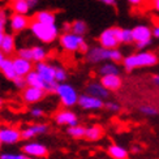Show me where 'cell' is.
Instances as JSON below:
<instances>
[{"label":"cell","instance_id":"cell-1","mask_svg":"<svg viewBox=\"0 0 159 159\" xmlns=\"http://www.w3.org/2000/svg\"><path fill=\"white\" fill-rule=\"evenodd\" d=\"M29 30L42 43H52L60 37L56 24H43L37 21V20H31Z\"/></svg>","mask_w":159,"mask_h":159},{"label":"cell","instance_id":"cell-2","mask_svg":"<svg viewBox=\"0 0 159 159\" xmlns=\"http://www.w3.org/2000/svg\"><path fill=\"white\" fill-rule=\"evenodd\" d=\"M158 63V56L154 52H138V54L129 55L124 57L123 64L127 70H132L136 68H142V67H153Z\"/></svg>","mask_w":159,"mask_h":159},{"label":"cell","instance_id":"cell-3","mask_svg":"<svg viewBox=\"0 0 159 159\" xmlns=\"http://www.w3.org/2000/svg\"><path fill=\"white\" fill-rule=\"evenodd\" d=\"M121 30L120 28H108L101 33L99 35V44L106 48H117V46L121 43Z\"/></svg>","mask_w":159,"mask_h":159},{"label":"cell","instance_id":"cell-4","mask_svg":"<svg viewBox=\"0 0 159 159\" xmlns=\"http://www.w3.org/2000/svg\"><path fill=\"white\" fill-rule=\"evenodd\" d=\"M55 93L60 98L61 103L65 107H72L76 103H78V95L77 91L73 89V86H70L69 84H64V82H59L56 86Z\"/></svg>","mask_w":159,"mask_h":159},{"label":"cell","instance_id":"cell-5","mask_svg":"<svg viewBox=\"0 0 159 159\" xmlns=\"http://www.w3.org/2000/svg\"><path fill=\"white\" fill-rule=\"evenodd\" d=\"M59 42L63 50L68 52H78L81 44L85 42V38L82 35H77L72 31H65L59 37Z\"/></svg>","mask_w":159,"mask_h":159},{"label":"cell","instance_id":"cell-6","mask_svg":"<svg viewBox=\"0 0 159 159\" xmlns=\"http://www.w3.org/2000/svg\"><path fill=\"white\" fill-rule=\"evenodd\" d=\"M34 69L42 76V78L44 80V81L50 85L51 93L52 91L55 93L56 86L59 84L55 80V65H51V64L46 63V61H39V63H35Z\"/></svg>","mask_w":159,"mask_h":159},{"label":"cell","instance_id":"cell-7","mask_svg":"<svg viewBox=\"0 0 159 159\" xmlns=\"http://www.w3.org/2000/svg\"><path fill=\"white\" fill-rule=\"evenodd\" d=\"M133 33V39L136 42L137 48H145L151 43V35H153V30L146 25H137L132 29Z\"/></svg>","mask_w":159,"mask_h":159},{"label":"cell","instance_id":"cell-8","mask_svg":"<svg viewBox=\"0 0 159 159\" xmlns=\"http://www.w3.org/2000/svg\"><path fill=\"white\" fill-rule=\"evenodd\" d=\"M11 30L13 33H22L24 30L30 28L31 20L28 15H20V13H12L8 21Z\"/></svg>","mask_w":159,"mask_h":159},{"label":"cell","instance_id":"cell-9","mask_svg":"<svg viewBox=\"0 0 159 159\" xmlns=\"http://www.w3.org/2000/svg\"><path fill=\"white\" fill-rule=\"evenodd\" d=\"M111 50L112 48H106L102 47V46L93 47L86 54V60L91 64H98L104 60H111Z\"/></svg>","mask_w":159,"mask_h":159},{"label":"cell","instance_id":"cell-10","mask_svg":"<svg viewBox=\"0 0 159 159\" xmlns=\"http://www.w3.org/2000/svg\"><path fill=\"white\" fill-rule=\"evenodd\" d=\"M78 104H80V107L84 110H99L104 106L101 98H97L94 95L89 94V93L78 97Z\"/></svg>","mask_w":159,"mask_h":159},{"label":"cell","instance_id":"cell-11","mask_svg":"<svg viewBox=\"0 0 159 159\" xmlns=\"http://www.w3.org/2000/svg\"><path fill=\"white\" fill-rule=\"evenodd\" d=\"M46 90L39 89V88H34V86H28V88L24 89L22 93V99L26 103H37L39 101H42L46 95Z\"/></svg>","mask_w":159,"mask_h":159},{"label":"cell","instance_id":"cell-12","mask_svg":"<svg viewBox=\"0 0 159 159\" xmlns=\"http://www.w3.org/2000/svg\"><path fill=\"white\" fill-rule=\"evenodd\" d=\"M33 63L34 61L28 60V59H24V57H20V56L13 57V64H15V69H16L17 76H22V77L28 76L35 67Z\"/></svg>","mask_w":159,"mask_h":159},{"label":"cell","instance_id":"cell-13","mask_svg":"<svg viewBox=\"0 0 159 159\" xmlns=\"http://www.w3.org/2000/svg\"><path fill=\"white\" fill-rule=\"evenodd\" d=\"M22 150L26 155H30V157H34V158H44L47 155V148L42 143H38V142H29L22 146Z\"/></svg>","mask_w":159,"mask_h":159},{"label":"cell","instance_id":"cell-14","mask_svg":"<svg viewBox=\"0 0 159 159\" xmlns=\"http://www.w3.org/2000/svg\"><path fill=\"white\" fill-rule=\"evenodd\" d=\"M55 121L59 125H68V127H73V125L78 124V119H77V115L75 114V112L64 110V111L57 112V114L55 115Z\"/></svg>","mask_w":159,"mask_h":159},{"label":"cell","instance_id":"cell-15","mask_svg":"<svg viewBox=\"0 0 159 159\" xmlns=\"http://www.w3.org/2000/svg\"><path fill=\"white\" fill-rule=\"evenodd\" d=\"M26 82H28V86H34V88H39V89L46 90L47 93H51L50 85L44 81L42 76L39 75L35 69H33L30 73L26 76Z\"/></svg>","mask_w":159,"mask_h":159},{"label":"cell","instance_id":"cell-16","mask_svg":"<svg viewBox=\"0 0 159 159\" xmlns=\"http://www.w3.org/2000/svg\"><path fill=\"white\" fill-rule=\"evenodd\" d=\"M21 138V132L16 128H2L0 129V141L3 143H16Z\"/></svg>","mask_w":159,"mask_h":159},{"label":"cell","instance_id":"cell-17","mask_svg":"<svg viewBox=\"0 0 159 159\" xmlns=\"http://www.w3.org/2000/svg\"><path fill=\"white\" fill-rule=\"evenodd\" d=\"M101 84L110 91H115L121 88L123 81L119 75H106V76H102Z\"/></svg>","mask_w":159,"mask_h":159},{"label":"cell","instance_id":"cell-18","mask_svg":"<svg viewBox=\"0 0 159 159\" xmlns=\"http://www.w3.org/2000/svg\"><path fill=\"white\" fill-rule=\"evenodd\" d=\"M47 130V125L44 124H35V125H30V127L25 128L21 132V138L24 140H31L38 134H42Z\"/></svg>","mask_w":159,"mask_h":159},{"label":"cell","instance_id":"cell-19","mask_svg":"<svg viewBox=\"0 0 159 159\" xmlns=\"http://www.w3.org/2000/svg\"><path fill=\"white\" fill-rule=\"evenodd\" d=\"M0 50H2L7 56L12 55L13 52L16 51V39H15V35L5 33V35L3 38V42H2V46H0Z\"/></svg>","mask_w":159,"mask_h":159},{"label":"cell","instance_id":"cell-20","mask_svg":"<svg viewBox=\"0 0 159 159\" xmlns=\"http://www.w3.org/2000/svg\"><path fill=\"white\" fill-rule=\"evenodd\" d=\"M0 70H2V73L5 78L11 80V81H13L16 77H17V73H16V69H15V64H13V59L11 57H7L2 68H0Z\"/></svg>","mask_w":159,"mask_h":159},{"label":"cell","instance_id":"cell-21","mask_svg":"<svg viewBox=\"0 0 159 159\" xmlns=\"http://www.w3.org/2000/svg\"><path fill=\"white\" fill-rule=\"evenodd\" d=\"M33 20H37V21L43 22V24H56V15L52 11L43 9V11H38L34 15Z\"/></svg>","mask_w":159,"mask_h":159},{"label":"cell","instance_id":"cell-22","mask_svg":"<svg viewBox=\"0 0 159 159\" xmlns=\"http://www.w3.org/2000/svg\"><path fill=\"white\" fill-rule=\"evenodd\" d=\"M86 90H88L89 94L94 95V97H97V98H101V99L107 98L108 94H110V90H108V89H106L102 84H95V82H94V84H90Z\"/></svg>","mask_w":159,"mask_h":159},{"label":"cell","instance_id":"cell-23","mask_svg":"<svg viewBox=\"0 0 159 159\" xmlns=\"http://www.w3.org/2000/svg\"><path fill=\"white\" fill-rule=\"evenodd\" d=\"M11 11L13 13H20V15H29L31 11V5L28 0H18V2L11 3Z\"/></svg>","mask_w":159,"mask_h":159},{"label":"cell","instance_id":"cell-24","mask_svg":"<svg viewBox=\"0 0 159 159\" xmlns=\"http://www.w3.org/2000/svg\"><path fill=\"white\" fill-rule=\"evenodd\" d=\"M103 136V129L99 125H93L90 128H86L85 138L89 141H98Z\"/></svg>","mask_w":159,"mask_h":159},{"label":"cell","instance_id":"cell-25","mask_svg":"<svg viewBox=\"0 0 159 159\" xmlns=\"http://www.w3.org/2000/svg\"><path fill=\"white\" fill-rule=\"evenodd\" d=\"M108 154L114 159H128V151L119 145H111L108 148Z\"/></svg>","mask_w":159,"mask_h":159},{"label":"cell","instance_id":"cell-26","mask_svg":"<svg viewBox=\"0 0 159 159\" xmlns=\"http://www.w3.org/2000/svg\"><path fill=\"white\" fill-rule=\"evenodd\" d=\"M70 31L75 33L77 35H85L88 33V24H86L84 20H75L72 22V28H70Z\"/></svg>","mask_w":159,"mask_h":159},{"label":"cell","instance_id":"cell-27","mask_svg":"<svg viewBox=\"0 0 159 159\" xmlns=\"http://www.w3.org/2000/svg\"><path fill=\"white\" fill-rule=\"evenodd\" d=\"M33 51V61L34 63H39V61H46V57H47V51L42 46H33L31 47Z\"/></svg>","mask_w":159,"mask_h":159},{"label":"cell","instance_id":"cell-28","mask_svg":"<svg viewBox=\"0 0 159 159\" xmlns=\"http://www.w3.org/2000/svg\"><path fill=\"white\" fill-rule=\"evenodd\" d=\"M99 73L102 76H106V75H119V68L116 63H106L103 64L101 69H99Z\"/></svg>","mask_w":159,"mask_h":159},{"label":"cell","instance_id":"cell-29","mask_svg":"<svg viewBox=\"0 0 159 159\" xmlns=\"http://www.w3.org/2000/svg\"><path fill=\"white\" fill-rule=\"evenodd\" d=\"M85 133H86V128L81 127V125H73V127H69L68 129V134L72 136L73 138H82L85 137Z\"/></svg>","mask_w":159,"mask_h":159},{"label":"cell","instance_id":"cell-30","mask_svg":"<svg viewBox=\"0 0 159 159\" xmlns=\"http://www.w3.org/2000/svg\"><path fill=\"white\" fill-rule=\"evenodd\" d=\"M68 75L67 70H65L63 67H59V65H55V80L57 82H64L67 80Z\"/></svg>","mask_w":159,"mask_h":159},{"label":"cell","instance_id":"cell-31","mask_svg":"<svg viewBox=\"0 0 159 159\" xmlns=\"http://www.w3.org/2000/svg\"><path fill=\"white\" fill-rule=\"evenodd\" d=\"M132 42H134L133 39V33H132L130 29H123L121 30V43L129 44Z\"/></svg>","mask_w":159,"mask_h":159},{"label":"cell","instance_id":"cell-32","mask_svg":"<svg viewBox=\"0 0 159 159\" xmlns=\"http://www.w3.org/2000/svg\"><path fill=\"white\" fill-rule=\"evenodd\" d=\"M17 56L20 57H24V59H28V60L33 61V51L31 47H21L17 50Z\"/></svg>","mask_w":159,"mask_h":159},{"label":"cell","instance_id":"cell-33","mask_svg":"<svg viewBox=\"0 0 159 159\" xmlns=\"http://www.w3.org/2000/svg\"><path fill=\"white\" fill-rule=\"evenodd\" d=\"M124 60V57H123V54L120 51H119L117 48H112L111 50V61H114V63H120Z\"/></svg>","mask_w":159,"mask_h":159},{"label":"cell","instance_id":"cell-34","mask_svg":"<svg viewBox=\"0 0 159 159\" xmlns=\"http://www.w3.org/2000/svg\"><path fill=\"white\" fill-rule=\"evenodd\" d=\"M140 111L142 112V114L148 115V116H155V115H158V111L155 110V107H151V106H141Z\"/></svg>","mask_w":159,"mask_h":159},{"label":"cell","instance_id":"cell-35","mask_svg":"<svg viewBox=\"0 0 159 159\" xmlns=\"http://www.w3.org/2000/svg\"><path fill=\"white\" fill-rule=\"evenodd\" d=\"M12 82L15 84V86H16V88H18V89H25V86H28L26 77H22V76H17Z\"/></svg>","mask_w":159,"mask_h":159},{"label":"cell","instance_id":"cell-36","mask_svg":"<svg viewBox=\"0 0 159 159\" xmlns=\"http://www.w3.org/2000/svg\"><path fill=\"white\" fill-rule=\"evenodd\" d=\"M0 159H26V155L24 154H0Z\"/></svg>","mask_w":159,"mask_h":159},{"label":"cell","instance_id":"cell-37","mask_svg":"<svg viewBox=\"0 0 159 159\" xmlns=\"http://www.w3.org/2000/svg\"><path fill=\"white\" fill-rule=\"evenodd\" d=\"M9 17H11V15L8 13V11L4 9V8H0V21L7 24L9 21Z\"/></svg>","mask_w":159,"mask_h":159},{"label":"cell","instance_id":"cell-38","mask_svg":"<svg viewBox=\"0 0 159 159\" xmlns=\"http://www.w3.org/2000/svg\"><path fill=\"white\" fill-rule=\"evenodd\" d=\"M104 107L107 110H110V111H119L120 110V106H119L117 103H115V102H107L104 104Z\"/></svg>","mask_w":159,"mask_h":159},{"label":"cell","instance_id":"cell-39","mask_svg":"<svg viewBox=\"0 0 159 159\" xmlns=\"http://www.w3.org/2000/svg\"><path fill=\"white\" fill-rule=\"evenodd\" d=\"M127 2L132 5H134V7H140V5H145V4H148V0H127Z\"/></svg>","mask_w":159,"mask_h":159},{"label":"cell","instance_id":"cell-40","mask_svg":"<svg viewBox=\"0 0 159 159\" xmlns=\"http://www.w3.org/2000/svg\"><path fill=\"white\" fill-rule=\"evenodd\" d=\"M31 116L35 117V119L43 116V110L42 108H33L31 110Z\"/></svg>","mask_w":159,"mask_h":159},{"label":"cell","instance_id":"cell-41","mask_svg":"<svg viewBox=\"0 0 159 159\" xmlns=\"http://www.w3.org/2000/svg\"><path fill=\"white\" fill-rule=\"evenodd\" d=\"M5 25H7V24H4V22L0 21V46H2L3 38H4V35H5Z\"/></svg>","mask_w":159,"mask_h":159},{"label":"cell","instance_id":"cell-42","mask_svg":"<svg viewBox=\"0 0 159 159\" xmlns=\"http://www.w3.org/2000/svg\"><path fill=\"white\" fill-rule=\"evenodd\" d=\"M149 4L153 7L154 9H157L159 12V0H149Z\"/></svg>","mask_w":159,"mask_h":159},{"label":"cell","instance_id":"cell-43","mask_svg":"<svg viewBox=\"0 0 159 159\" xmlns=\"http://www.w3.org/2000/svg\"><path fill=\"white\" fill-rule=\"evenodd\" d=\"M70 28H72V22H64L63 24V31H70Z\"/></svg>","mask_w":159,"mask_h":159},{"label":"cell","instance_id":"cell-44","mask_svg":"<svg viewBox=\"0 0 159 159\" xmlns=\"http://www.w3.org/2000/svg\"><path fill=\"white\" fill-rule=\"evenodd\" d=\"M99 2L106 5H115L116 4V0H99Z\"/></svg>","mask_w":159,"mask_h":159},{"label":"cell","instance_id":"cell-45","mask_svg":"<svg viewBox=\"0 0 159 159\" xmlns=\"http://www.w3.org/2000/svg\"><path fill=\"white\" fill-rule=\"evenodd\" d=\"M5 59H7V55L4 54L2 50H0V68H2V65H3V63H4Z\"/></svg>","mask_w":159,"mask_h":159},{"label":"cell","instance_id":"cell-46","mask_svg":"<svg viewBox=\"0 0 159 159\" xmlns=\"http://www.w3.org/2000/svg\"><path fill=\"white\" fill-rule=\"evenodd\" d=\"M153 35L159 38V25H155L154 26V29H153Z\"/></svg>","mask_w":159,"mask_h":159},{"label":"cell","instance_id":"cell-47","mask_svg":"<svg viewBox=\"0 0 159 159\" xmlns=\"http://www.w3.org/2000/svg\"><path fill=\"white\" fill-rule=\"evenodd\" d=\"M28 2L30 3V5H31V8H34L35 5H38V3H39V0H28Z\"/></svg>","mask_w":159,"mask_h":159},{"label":"cell","instance_id":"cell-48","mask_svg":"<svg viewBox=\"0 0 159 159\" xmlns=\"http://www.w3.org/2000/svg\"><path fill=\"white\" fill-rule=\"evenodd\" d=\"M153 82H154L157 86H159V76H154V78H153Z\"/></svg>","mask_w":159,"mask_h":159},{"label":"cell","instance_id":"cell-49","mask_svg":"<svg viewBox=\"0 0 159 159\" xmlns=\"http://www.w3.org/2000/svg\"><path fill=\"white\" fill-rule=\"evenodd\" d=\"M154 24L155 25H159V18L158 17H154Z\"/></svg>","mask_w":159,"mask_h":159},{"label":"cell","instance_id":"cell-50","mask_svg":"<svg viewBox=\"0 0 159 159\" xmlns=\"http://www.w3.org/2000/svg\"><path fill=\"white\" fill-rule=\"evenodd\" d=\"M132 151H133V153H138L140 150H138V148H137V146H134L133 149H132Z\"/></svg>","mask_w":159,"mask_h":159},{"label":"cell","instance_id":"cell-51","mask_svg":"<svg viewBox=\"0 0 159 159\" xmlns=\"http://www.w3.org/2000/svg\"><path fill=\"white\" fill-rule=\"evenodd\" d=\"M2 104H3V101H2V99H0V107H2Z\"/></svg>","mask_w":159,"mask_h":159},{"label":"cell","instance_id":"cell-52","mask_svg":"<svg viewBox=\"0 0 159 159\" xmlns=\"http://www.w3.org/2000/svg\"><path fill=\"white\" fill-rule=\"evenodd\" d=\"M12 2H18V0H11V3H12Z\"/></svg>","mask_w":159,"mask_h":159},{"label":"cell","instance_id":"cell-53","mask_svg":"<svg viewBox=\"0 0 159 159\" xmlns=\"http://www.w3.org/2000/svg\"><path fill=\"white\" fill-rule=\"evenodd\" d=\"M2 143H3V142H2V141H0V148H2Z\"/></svg>","mask_w":159,"mask_h":159}]
</instances>
